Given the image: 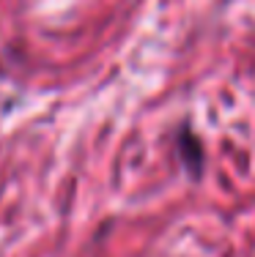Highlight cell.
I'll return each mask as SVG.
<instances>
[{"instance_id":"1","label":"cell","mask_w":255,"mask_h":257,"mask_svg":"<svg viewBox=\"0 0 255 257\" xmlns=\"http://www.w3.org/2000/svg\"><path fill=\"white\" fill-rule=\"evenodd\" d=\"M176 156H179L181 167L187 170V175L192 181H200V175L206 170V151L200 137L190 128V123H184L176 132Z\"/></svg>"}]
</instances>
